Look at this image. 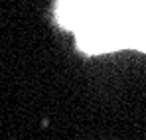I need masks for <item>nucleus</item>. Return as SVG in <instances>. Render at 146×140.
Returning <instances> with one entry per match:
<instances>
[{"label":"nucleus","instance_id":"obj_1","mask_svg":"<svg viewBox=\"0 0 146 140\" xmlns=\"http://www.w3.org/2000/svg\"><path fill=\"white\" fill-rule=\"evenodd\" d=\"M57 20L75 34L85 53L142 49L146 0H59Z\"/></svg>","mask_w":146,"mask_h":140},{"label":"nucleus","instance_id":"obj_2","mask_svg":"<svg viewBox=\"0 0 146 140\" xmlns=\"http://www.w3.org/2000/svg\"><path fill=\"white\" fill-rule=\"evenodd\" d=\"M142 51H146V40H144V46H142Z\"/></svg>","mask_w":146,"mask_h":140}]
</instances>
